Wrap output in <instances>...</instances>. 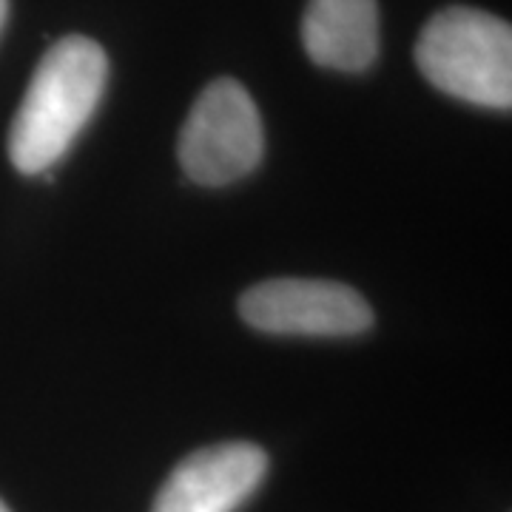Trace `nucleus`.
Returning <instances> with one entry per match:
<instances>
[{
	"label": "nucleus",
	"mask_w": 512,
	"mask_h": 512,
	"mask_svg": "<svg viewBox=\"0 0 512 512\" xmlns=\"http://www.w3.org/2000/svg\"><path fill=\"white\" fill-rule=\"evenodd\" d=\"M239 316L276 336H353L373 325L365 296L330 279H271L239 299Z\"/></svg>",
	"instance_id": "obj_4"
},
{
	"label": "nucleus",
	"mask_w": 512,
	"mask_h": 512,
	"mask_svg": "<svg viewBox=\"0 0 512 512\" xmlns=\"http://www.w3.org/2000/svg\"><path fill=\"white\" fill-rule=\"evenodd\" d=\"M6 15H9V0H0V32H3V23H6Z\"/></svg>",
	"instance_id": "obj_7"
},
{
	"label": "nucleus",
	"mask_w": 512,
	"mask_h": 512,
	"mask_svg": "<svg viewBox=\"0 0 512 512\" xmlns=\"http://www.w3.org/2000/svg\"><path fill=\"white\" fill-rule=\"evenodd\" d=\"M109 83V57L92 37L69 35L37 63L9 128V160L20 174H43L72 148Z\"/></svg>",
	"instance_id": "obj_1"
},
{
	"label": "nucleus",
	"mask_w": 512,
	"mask_h": 512,
	"mask_svg": "<svg viewBox=\"0 0 512 512\" xmlns=\"http://www.w3.org/2000/svg\"><path fill=\"white\" fill-rule=\"evenodd\" d=\"M265 154V128L248 89L220 77L208 83L180 131V165L200 185L248 177Z\"/></svg>",
	"instance_id": "obj_3"
},
{
	"label": "nucleus",
	"mask_w": 512,
	"mask_h": 512,
	"mask_svg": "<svg viewBox=\"0 0 512 512\" xmlns=\"http://www.w3.org/2000/svg\"><path fill=\"white\" fill-rule=\"evenodd\" d=\"M376 0H311L302 18V46L316 66L359 74L379 57Z\"/></svg>",
	"instance_id": "obj_6"
},
{
	"label": "nucleus",
	"mask_w": 512,
	"mask_h": 512,
	"mask_svg": "<svg viewBox=\"0 0 512 512\" xmlns=\"http://www.w3.org/2000/svg\"><path fill=\"white\" fill-rule=\"evenodd\" d=\"M416 63L450 97L484 109L512 106V29L490 12L450 6L433 15L416 43Z\"/></svg>",
	"instance_id": "obj_2"
},
{
	"label": "nucleus",
	"mask_w": 512,
	"mask_h": 512,
	"mask_svg": "<svg viewBox=\"0 0 512 512\" xmlns=\"http://www.w3.org/2000/svg\"><path fill=\"white\" fill-rule=\"evenodd\" d=\"M0 512H9V507H6V504H3V501H0Z\"/></svg>",
	"instance_id": "obj_8"
},
{
	"label": "nucleus",
	"mask_w": 512,
	"mask_h": 512,
	"mask_svg": "<svg viewBox=\"0 0 512 512\" xmlns=\"http://www.w3.org/2000/svg\"><path fill=\"white\" fill-rule=\"evenodd\" d=\"M268 473V456L251 441H225L183 458L151 512H234Z\"/></svg>",
	"instance_id": "obj_5"
}]
</instances>
